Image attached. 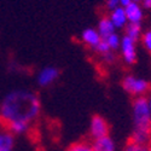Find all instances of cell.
<instances>
[{
  "mask_svg": "<svg viewBox=\"0 0 151 151\" xmlns=\"http://www.w3.org/2000/svg\"><path fill=\"white\" fill-rule=\"evenodd\" d=\"M111 21V23L114 24V27L116 29H122L126 27V24L128 23V19H127V16H126V11H124V7H116L114 10L110 11V15L108 16Z\"/></svg>",
  "mask_w": 151,
  "mask_h": 151,
  "instance_id": "ba28073f",
  "label": "cell"
},
{
  "mask_svg": "<svg viewBox=\"0 0 151 151\" xmlns=\"http://www.w3.org/2000/svg\"><path fill=\"white\" fill-rule=\"evenodd\" d=\"M115 27L114 24L111 23L110 18L109 17H103L100 18L99 22H98V27H97V30L100 35L102 39H106L109 35H111L112 33H115Z\"/></svg>",
  "mask_w": 151,
  "mask_h": 151,
  "instance_id": "8fae6325",
  "label": "cell"
},
{
  "mask_svg": "<svg viewBox=\"0 0 151 151\" xmlns=\"http://www.w3.org/2000/svg\"><path fill=\"white\" fill-rule=\"evenodd\" d=\"M140 39H142V42H143L145 50L151 55V29L147 30V32H145V33L142 35Z\"/></svg>",
  "mask_w": 151,
  "mask_h": 151,
  "instance_id": "e0dca14e",
  "label": "cell"
},
{
  "mask_svg": "<svg viewBox=\"0 0 151 151\" xmlns=\"http://www.w3.org/2000/svg\"><path fill=\"white\" fill-rule=\"evenodd\" d=\"M135 41H133L132 39L127 36H123L120 42V50H121V56L122 59L124 60L126 64H133L137 60V50H135Z\"/></svg>",
  "mask_w": 151,
  "mask_h": 151,
  "instance_id": "277c9868",
  "label": "cell"
},
{
  "mask_svg": "<svg viewBox=\"0 0 151 151\" xmlns=\"http://www.w3.org/2000/svg\"><path fill=\"white\" fill-rule=\"evenodd\" d=\"M93 51H94L96 53H98L99 56H103V55H105V53L110 52L111 50H110V47L108 46L106 41H105L104 39H102V40L99 41V44L93 48Z\"/></svg>",
  "mask_w": 151,
  "mask_h": 151,
  "instance_id": "2e32d148",
  "label": "cell"
},
{
  "mask_svg": "<svg viewBox=\"0 0 151 151\" xmlns=\"http://www.w3.org/2000/svg\"><path fill=\"white\" fill-rule=\"evenodd\" d=\"M122 88L131 96L140 97L145 96L150 90V83L143 78H137L134 75H127L122 80Z\"/></svg>",
  "mask_w": 151,
  "mask_h": 151,
  "instance_id": "3957f363",
  "label": "cell"
},
{
  "mask_svg": "<svg viewBox=\"0 0 151 151\" xmlns=\"http://www.w3.org/2000/svg\"><path fill=\"white\" fill-rule=\"evenodd\" d=\"M65 151H93L92 145L86 143V142H78V143H73L67 147Z\"/></svg>",
  "mask_w": 151,
  "mask_h": 151,
  "instance_id": "5bb4252c",
  "label": "cell"
},
{
  "mask_svg": "<svg viewBox=\"0 0 151 151\" xmlns=\"http://www.w3.org/2000/svg\"><path fill=\"white\" fill-rule=\"evenodd\" d=\"M132 1H133V3H138V4H140L142 0H132Z\"/></svg>",
  "mask_w": 151,
  "mask_h": 151,
  "instance_id": "cb8c5ba5",
  "label": "cell"
},
{
  "mask_svg": "<svg viewBox=\"0 0 151 151\" xmlns=\"http://www.w3.org/2000/svg\"><path fill=\"white\" fill-rule=\"evenodd\" d=\"M140 4H142V7L143 9H146V10H150L151 9V0H142Z\"/></svg>",
  "mask_w": 151,
  "mask_h": 151,
  "instance_id": "44dd1931",
  "label": "cell"
},
{
  "mask_svg": "<svg viewBox=\"0 0 151 151\" xmlns=\"http://www.w3.org/2000/svg\"><path fill=\"white\" fill-rule=\"evenodd\" d=\"M81 40L86 46H88V47H91L93 50L99 44V41L102 40V37H100V35H99L97 29L87 28L81 33Z\"/></svg>",
  "mask_w": 151,
  "mask_h": 151,
  "instance_id": "30bf717a",
  "label": "cell"
},
{
  "mask_svg": "<svg viewBox=\"0 0 151 151\" xmlns=\"http://www.w3.org/2000/svg\"><path fill=\"white\" fill-rule=\"evenodd\" d=\"M150 144H151V143H150Z\"/></svg>",
  "mask_w": 151,
  "mask_h": 151,
  "instance_id": "484cf974",
  "label": "cell"
},
{
  "mask_svg": "<svg viewBox=\"0 0 151 151\" xmlns=\"http://www.w3.org/2000/svg\"><path fill=\"white\" fill-rule=\"evenodd\" d=\"M108 44V46L110 47L111 51H116V50L120 47V42H121V39L120 36L116 34V33H112L111 35H109L106 39H104Z\"/></svg>",
  "mask_w": 151,
  "mask_h": 151,
  "instance_id": "9a60e30c",
  "label": "cell"
},
{
  "mask_svg": "<svg viewBox=\"0 0 151 151\" xmlns=\"http://www.w3.org/2000/svg\"><path fill=\"white\" fill-rule=\"evenodd\" d=\"M100 57H102V59L105 63H108V64H110V63H112V62L115 60V53H114V51H110V52H108V53H105L103 56H100Z\"/></svg>",
  "mask_w": 151,
  "mask_h": 151,
  "instance_id": "d6986e66",
  "label": "cell"
},
{
  "mask_svg": "<svg viewBox=\"0 0 151 151\" xmlns=\"http://www.w3.org/2000/svg\"><path fill=\"white\" fill-rule=\"evenodd\" d=\"M15 137L10 132H0V149L3 147H14Z\"/></svg>",
  "mask_w": 151,
  "mask_h": 151,
  "instance_id": "4fadbf2b",
  "label": "cell"
},
{
  "mask_svg": "<svg viewBox=\"0 0 151 151\" xmlns=\"http://www.w3.org/2000/svg\"><path fill=\"white\" fill-rule=\"evenodd\" d=\"M91 145L93 151H115L116 150L115 142L109 134L93 139V143Z\"/></svg>",
  "mask_w": 151,
  "mask_h": 151,
  "instance_id": "52a82bcc",
  "label": "cell"
},
{
  "mask_svg": "<svg viewBox=\"0 0 151 151\" xmlns=\"http://www.w3.org/2000/svg\"><path fill=\"white\" fill-rule=\"evenodd\" d=\"M146 100H147V106H149L150 114H151V94H149V97H146Z\"/></svg>",
  "mask_w": 151,
  "mask_h": 151,
  "instance_id": "603a6c76",
  "label": "cell"
},
{
  "mask_svg": "<svg viewBox=\"0 0 151 151\" xmlns=\"http://www.w3.org/2000/svg\"><path fill=\"white\" fill-rule=\"evenodd\" d=\"M133 132L131 142L147 146L151 143V114L145 96L135 97L132 103Z\"/></svg>",
  "mask_w": 151,
  "mask_h": 151,
  "instance_id": "7a4b0ae2",
  "label": "cell"
},
{
  "mask_svg": "<svg viewBox=\"0 0 151 151\" xmlns=\"http://www.w3.org/2000/svg\"><path fill=\"white\" fill-rule=\"evenodd\" d=\"M90 134L93 139L97 138L104 137L109 134V124L106 122V120L100 116V115H94L91 119L90 122Z\"/></svg>",
  "mask_w": 151,
  "mask_h": 151,
  "instance_id": "5b68a950",
  "label": "cell"
},
{
  "mask_svg": "<svg viewBox=\"0 0 151 151\" xmlns=\"http://www.w3.org/2000/svg\"><path fill=\"white\" fill-rule=\"evenodd\" d=\"M41 112V102L34 92L16 90L10 92L0 104V121L5 126L12 122L32 123Z\"/></svg>",
  "mask_w": 151,
  "mask_h": 151,
  "instance_id": "6da1fadb",
  "label": "cell"
},
{
  "mask_svg": "<svg viewBox=\"0 0 151 151\" xmlns=\"http://www.w3.org/2000/svg\"><path fill=\"white\" fill-rule=\"evenodd\" d=\"M124 11H126V16H127L128 22L142 23L143 17H144V11L140 4L132 1L128 6L124 7Z\"/></svg>",
  "mask_w": 151,
  "mask_h": 151,
  "instance_id": "9c48e42d",
  "label": "cell"
},
{
  "mask_svg": "<svg viewBox=\"0 0 151 151\" xmlns=\"http://www.w3.org/2000/svg\"><path fill=\"white\" fill-rule=\"evenodd\" d=\"M105 5H106V9L109 11H111V10H114V9L120 6V0H106Z\"/></svg>",
  "mask_w": 151,
  "mask_h": 151,
  "instance_id": "ffe728a7",
  "label": "cell"
},
{
  "mask_svg": "<svg viewBox=\"0 0 151 151\" xmlns=\"http://www.w3.org/2000/svg\"><path fill=\"white\" fill-rule=\"evenodd\" d=\"M59 69L56 67H45L39 71L36 76V81L41 87H47L50 85H52L58 78H59Z\"/></svg>",
  "mask_w": 151,
  "mask_h": 151,
  "instance_id": "8992f818",
  "label": "cell"
},
{
  "mask_svg": "<svg viewBox=\"0 0 151 151\" xmlns=\"http://www.w3.org/2000/svg\"><path fill=\"white\" fill-rule=\"evenodd\" d=\"M124 35L137 42L142 37V23L128 22L124 27Z\"/></svg>",
  "mask_w": 151,
  "mask_h": 151,
  "instance_id": "7c38bea8",
  "label": "cell"
},
{
  "mask_svg": "<svg viewBox=\"0 0 151 151\" xmlns=\"http://www.w3.org/2000/svg\"><path fill=\"white\" fill-rule=\"evenodd\" d=\"M131 3H132V0H120V6L126 7V6H128Z\"/></svg>",
  "mask_w": 151,
  "mask_h": 151,
  "instance_id": "7402d4cb",
  "label": "cell"
},
{
  "mask_svg": "<svg viewBox=\"0 0 151 151\" xmlns=\"http://www.w3.org/2000/svg\"><path fill=\"white\" fill-rule=\"evenodd\" d=\"M123 151H149V147L147 146H144V145H139V144H135V143L129 142L127 145L124 146Z\"/></svg>",
  "mask_w": 151,
  "mask_h": 151,
  "instance_id": "ac0fdd59",
  "label": "cell"
},
{
  "mask_svg": "<svg viewBox=\"0 0 151 151\" xmlns=\"http://www.w3.org/2000/svg\"><path fill=\"white\" fill-rule=\"evenodd\" d=\"M149 151H151V149H149Z\"/></svg>",
  "mask_w": 151,
  "mask_h": 151,
  "instance_id": "d4e9b609",
  "label": "cell"
}]
</instances>
